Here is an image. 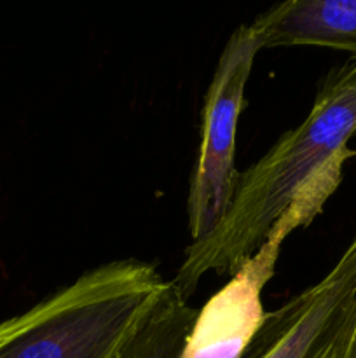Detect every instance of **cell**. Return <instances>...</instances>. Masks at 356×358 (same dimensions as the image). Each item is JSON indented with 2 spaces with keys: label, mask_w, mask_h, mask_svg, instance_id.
<instances>
[{
  "label": "cell",
  "mask_w": 356,
  "mask_h": 358,
  "mask_svg": "<svg viewBox=\"0 0 356 358\" xmlns=\"http://www.w3.org/2000/svg\"><path fill=\"white\" fill-rule=\"evenodd\" d=\"M356 133V59L334 66L307 117L237 177L225 215L202 240L187 247L173 283L187 299L206 273L232 275L258 250L292 203L323 208L342 180Z\"/></svg>",
  "instance_id": "obj_1"
},
{
  "label": "cell",
  "mask_w": 356,
  "mask_h": 358,
  "mask_svg": "<svg viewBox=\"0 0 356 358\" xmlns=\"http://www.w3.org/2000/svg\"><path fill=\"white\" fill-rule=\"evenodd\" d=\"M170 282L149 262L101 264L0 322V358H126Z\"/></svg>",
  "instance_id": "obj_2"
},
{
  "label": "cell",
  "mask_w": 356,
  "mask_h": 358,
  "mask_svg": "<svg viewBox=\"0 0 356 358\" xmlns=\"http://www.w3.org/2000/svg\"><path fill=\"white\" fill-rule=\"evenodd\" d=\"M262 49L251 24H241L227 41L209 83L202 108L199 156L188 189V231L192 243L215 229L232 201L236 131L255 55Z\"/></svg>",
  "instance_id": "obj_3"
},
{
  "label": "cell",
  "mask_w": 356,
  "mask_h": 358,
  "mask_svg": "<svg viewBox=\"0 0 356 358\" xmlns=\"http://www.w3.org/2000/svg\"><path fill=\"white\" fill-rule=\"evenodd\" d=\"M243 358H356V236L320 282L265 313Z\"/></svg>",
  "instance_id": "obj_4"
},
{
  "label": "cell",
  "mask_w": 356,
  "mask_h": 358,
  "mask_svg": "<svg viewBox=\"0 0 356 358\" xmlns=\"http://www.w3.org/2000/svg\"><path fill=\"white\" fill-rule=\"evenodd\" d=\"M281 245L265 238L251 257L195 315L180 358H243L264 324L262 290L272 278Z\"/></svg>",
  "instance_id": "obj_5"
},
{
  "label": "cell",
  "mask_w": 356,
  "mask_h": 358,
  "mask_svg": "<svg viewBox=\"0 0 356 358\" xmlns=\"http://www.w3.org/2000/svg\"><path fill=\"white\" fill-rule=\"evenodd\" d=\"M262 49L318 45L356 59V0H286L250 23Z\"/></svg>",
  "instance_id": "obj_6"
}]
</instances>
